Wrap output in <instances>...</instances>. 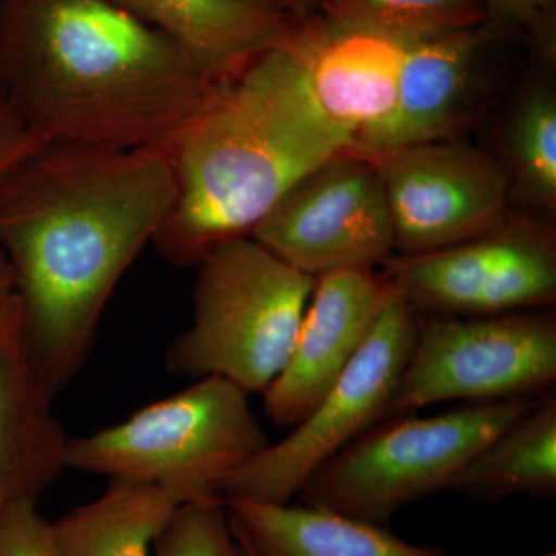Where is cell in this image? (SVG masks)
I'll use <instances>...</instances> for the list:
<instances>
[{
    "label": "cell",
    "instance_id": "1",
    "mask_svg": "<svg viewBox=\"0 0 556 556\" xmlns=\"http://www.w3.org/2000/svg\"><path fill=\"white\" fill-rule=\"evenodd\" d=\"M175 195L161 149L46 141L0 179V252L51 401L86 365L113 292Z\"/></svg>",
    "mask_w": 556,
    "mask_h": 556
},
{
    "label": "cell",
    "instance_id": "2",
    "mask_svg": "<svg viewBox=\"0 0 556 556\" xmlns=\"http://www.w3.org/2000/svg\"><path fill=\"white\" fill-rule=\"evenodd\" d=\"M223 86L119 0H0V90L46 141L163 150Z\"/></svg>",
    "mask_w": 556,
    "mask_h": 556
},
{
    "label": "cell",
    "instance_id": "3",
    "mask_svg": "<svg viewBox=\"0 0 556 556\" xmlns=\"http://www.w3.org/2000/svg\"><path fill=\"white\" fill-rule=\"evenodd\" d=\"M287 38L163 149L177 195L152 243L170 265L197 266L218 243L251 236L300 179L353 153L314 102Z\"/></svg>",
    "mask_w": 556,
    "mask_h": 556
},
{
    "label": "cell",
    "instance_id": "4",
    "mask_svg": "<svg viewBox=\"0 0 556 556\" xmlns=\"http://www.w3.org/2000/svg\"><path fill=\"white\" fill-rule=\"evenodd\" d=\"M197 268L192 324L167 348V372L265 393L294 350L316 278L251 237L218 243Z\"/></svg>",
    "mask_w": 556,
    "mask_h": 556
},
{
    "label": "cell",
    "instance_id": "5",
    "mask_svg": "<svg viewBox=\"0 0 556 556\" xmlns=\"http://www.w3.org/2000/svg\"><path fill=\"white\" fill-rule=\"evenodd\" d=\"M269 444L249 394L207 376L123 422L70 438L67 466L167 486L193 501L222 496L230 479Z\"/></svg>",
    "mask_w": 556,
    "mask_h": 556
},
{
    "label": "cell",
    "instance_id": "6",
    "mask_svg": "<svg viewBox=\"0 0 556 556\" xmlns=\"http://www.w3.org/2000/svg\"><path fill=\"white\" fill-rule=\"evenodd\" d=\"M535 401L471 402L442 415L379 420L321 464L298 496L305 506L383 526L408 504L450 490L468 460Z\"/></svg>",
    "mask_w": 556,
    "mask_h": 556
},
{
    "label": "cell",
    "instance_id": "7",
    "mask_svg": "<svg viewBox=\"0 0 556 556\" xmlns=\"http://www.w3.org/2000/svg\"><path fill=\"white\" fill-rule=\"evenodd\" d=\"M555 383L554 314H417L415 343L383 419L450 401L535 399Z\"/></svg>",
    "mask_w": 556,
    "mask_h": 556
},
{
    "label": "cell",
    "instance_id": "8",
    "mask_svg": "<svg viewBox=\"0 0 556 556\" xmlns=\"http://www.w3.org/2000/svg\"><path fill=\"white\" fill-rule=\"evenodd\" d=\"M417 313L404 299L386 311L327 396L291 434L241 468L222 497L289 504L311 475L386 417L412 353Z\"/></svg>",
    "mask_w": 556,
    "mask_h": 556
},
{
    "label": "cell",
    "instance_id": "9",
    "mask_svg": "<svg viewBox=\"0 0 556 556\" xmlns=\"http://www.w3.org/2000/svg\"><path fill=\"white\" fill-rule=\"evenodd\" d=\"M380 270L417 314L495 316L556 299L551 230L501 222L481 236L419 255H391Z\"/></svg>",
    "mask_w": 556,
    "mask_h": 556
},
{
    "label": "cell",
    "instance_id": "10",
    "mask_svg": "<svg viewBox=\"0 0 556 556\" xmlns=\"http://www.w3.org/2000/svg\"><path fill=\"white\" fill-rule=\"evenodd\" d=\"M291 268L318 278L376 269L394 252L375 161L345 153L300 179L251 232Z\"/></svg>",
    "mask_w": 556,
    "mask_h": 556
},
{
    "label": "cell",
    "instance_id": "11",
    "mask_svg": "<svg viewBox=\"0 0 556 556\" xmlns=\"http://www.w3.org/2000/svg\"><path fill=\"white\" fill-rule=\"evenodd\" d=\"M371 160L399 255L453 247L504 222L510 177L484 150L441 139Z\"/></svg>",
    "mask_w": 556,
    "mask_h": 556
},
{
    "label": "cell",
    "instance_id": "12",
    "mask_svg": "<svg viewBox=\"0 0 556 556\" xmlns=\"http://www.w3.org/2000/svg\"><path fill=\"white\" fill-rule=\"evenodd\" d=\"M401 298L382 270L316 278L288 364L263 393L266 416L278 427H295L305 419Z\"/></svg>",
    "mask_w": 556,
    "mask_h": 556
},
{
    "label": "cell",
    "instance_id": "13",
    "mask_svg": "<svg viewBox=\"0 0 556 556\" xmlns=\"http://www.w3.org/2000/svg\"><path fill=\"white\" fill-rule=\"evenodd\" d=\"M287 40L317 108L353 141L354 152L393 110L407 40L321 13L298 17Z\"/></svg>",
    "mask_w": 556,
    "mask_h": 556
},
{
    "label": "cell",
    "instance_id": "14",
    "mask_svg": "<svg viewBox=\"0 0 556 556\" xmlns=\"http://www.w3.org/2000/svg\"><path fill=\"white\" fill-rule=\"evenodd\" d=\"M40 387L13 292L0 309V517L39 500L67 466L70 438Z\"/></svg>",
    "mask_w": 556,
    "mask_h": 556
},
{
    "label": "cell",
    "instance_id": "15",
    "mask_svg": "<svg viewBox=\"0 0 556 556\" xmlns=\"http://www.w3.org/2000/svg\"><path fill=\"white\" fill-rule=\"evenodd\" d=\"M484 39V27L479 25L408 42L393 110L354 149V155L371 160L391 150L447 139L464 112Z\"/></svg>",
    "mask_w": 556,
    "mask_h": 556
},
{
    "label": "cell",
    "instance_id": "16",
    "mask_svg": "<svg viewBox=\"0 0 556 556\" xmlns=\"http://www.w3.org/2000/svg\"><path fill=\"white\" fill-rule=\"evenodd\" d=\"M177 43L206 78L232 83L277 47L298 17L274 0H119Z\"/></svg>",
    "mask_w": 556,
    "mask_h": 556
},
{
    "label": "cell",
    "instance_id": "17",
    "mask_svg": "<svg viewBox=\"0 0 556 556\" xmlns=\"http://www.w3.org/2000/svg\"><path fill=\"white\" fill-rule=\"evenodd\" d=\"M225 500V497H223ZM230 521L257 556H439L382 526L324 508L225 500Z\"/></svg>",
    "mask_w": 556,
    "mask_h": 556
},
{
    "label": "cell",
    "instance_id": "18",
    "mask_svg": "<svg viewBox=\"0 0 556 556\" xmlns=\"http://www.w3.org/2000/svg\"><path fill=\"white\" fill-rule=\"evenodd\" d=\"M175 490L110 479L100 496L51 521L58 556H153L156 540L177 508Z\"/></svg>",
    "mask_w": 556,
    "mask_h": 556
},
{
    "label": "cell",
    "instance_id": "19",
    "mask_svg": "<svg viewBox=\"0 0 556 556\" xmlns=\"http://www.w3.org/2000/svg\"><path fill=\"white\" fill-rule=\"evenodd\" d=\"M450 490L496 504L514 496H555L556 394L536 399L456 475Z\"/></svg>",
    "mask_w": 556,
    "mask_h": 556
},
{
    "label": "cell",
    "instance_id": "20",
    "mask_svg": "<svg viewBox=\"0 0 556 556\" xmlns=\"http://www.w3.org/2000/svg\"><path fill=\"white\" fill-rule=\"evenodd\" d=\"M324 16L401 40L484 25L485 0H320Z\"/></svg>",
    "mask_w": 556,
    "mask_h": 556
},
{
    "label": "cell",
    "instance_id": "21",
    "mask_svg": "<svg viewBox=\"0 0 556 556\" xmlns=\"http://www.w3.org/2000/svg\"><path fill=\"white\" fill-rule=\"evenodd\" d=\"M511 174L526 199L556 206V100L551 91L533 90L515 110L507 129Z\"/></svg>",
    "mask_w": 556,
    "mask_h": 556
},
{
    "label": "cell",
    "instance_id": "22",
    "mask_svg": "<svg viewBox=\"0 0 556 556\" xmlns=\"http://www.w3.org/2000/svg\"><path fill=\"white\" fill-rule=\"evenodd\" d=\"M153 556H248L222 496L188 501L156 540Z\"/></svg>",
    "mask_w": 556,
    "mask_h": 556
},
{
    "label": "cell",
    "instance_id": "23",
    "mask_svg": "<svg viewBox=\"0 0 556 556\" xmlns=\"http://www.w3.org/2000/svg\"><path fill=\"white\" fill-rule=\"evenodd\" d=\"M0 556H58L53 526L38 500L21 501L0 517Z\"/></svg>",
    "mask_w": 556,
    "mask_h": 556
},
{
    "label": "cell",
    "instance_id": "24",
    "mask_svg": "<svg viewBox=\"0 0 556 556\" xmlns=\"http://www.w3.org/2000/svg\"><path fill=\"white\" fill-rule=\"evenodd\" d=\"M485 3L489 14L525 28L535 39L538 49L554 56L556 0H485Z\"/></svg>",
    "mask_w": 556,
    "mask_h": 556
},
{
    "label": "cell",
    "instance_id": "25",
    "mask_svg": "<svg viewBox=\"0 0 556 556\" xmlns=\"http://www.w3.org/2000/svg\"><path fill=\"white\" fill-rule=\"evenodd\" d=\"M46 142L21 118L0 90V179Z\"/></svg>",
    "mask_w": 556,
    "mask_h": 556
},
{
    "label": "cell",
    "instance_id": "26",
    "mask_svg": "<svg viewBox=\"0 0 556 556\" xmlns=\"http://www.w3.org/2000/svg\"><path fill=\"white\" fill-rule=\"evenodd\" d=\"M274 2L294 17H305L314 7H318L320 0H274Z\"/></svg>",
    "mask_w": 556,
    "mask_h": 556
},
{
    "label": "cell",
    "instance_id": "27",
    "mask_svg": "<svg viewBox=\"0 0 556 556\" xmlns=\"http://www.w3.org/2000/svg\"><path fill=\"white\" fill-rule=\"evenodd\" d=\"M13 292V285H11V276L7 260L0 252V298L9 295Z\"/></svg>",
    "mask_w": 556,
    "mask_h": 556
},
{
    "label": "cell",
    "instance_id": "28",
    "mask_svg": "<svg viewBox=\"0 0 556 556\" xmlns=\"http://www.w3.org/2000/svg\"><path fill=\"white\" fill-rule=\"evenodd\" d=\"M233 526V525H232ZM233 530H236V527H233ZM236 533H237V536L240 538V541H241V544H243L244 546V551H247V555L248 556H257V554H255L254 551H252L251 546H249V544L247 543V541L243 540V538H241L240 533L237 532L236 530Z\"/></svg>",
    "mask_w": 556,
    "mask_h": 556
},
{
    "label": "cell",
    "instance_id": "29",
    "mask_svg": "<svg viewBox=\"0 0 556 556\" xmlns=\"http://www.w3.org/2000/svg\"><path fill=\"white\" fill-rule=\"evenodd\" d=\"M11 294L9 295H2V298H0V309L3 308V305H5V302H7V299L10 298Z\"/></svg>",
    "mask_w": 556,
    "mask_h": 556
},
{
    "label": "cell",
    "instance_id": "30",
    "mask_svg": "<svg viewBox=\"0 0 556 556\" xmlns=\"http://www.w3.org/2000/svg\"><path fill=\"white\" fill-rule=\"evenodd\" d=\"M535 556H556L555 552H547V554L535 555Z\"/></svg>",
    "mask_w": 556,
    "mask_h": 556
}]
</instances>
